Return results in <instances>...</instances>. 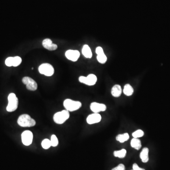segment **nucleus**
I'll return each instance as SVG.
<instances>
[{
    "label": "nucleus",
    "mask_w": 170,
    "mask_h": 170,
    "mask_svg": "<svg viewBox=\"0 0 170 170\" xmlns=\"http://www.w3.org/2000/svg\"><path fill=\"white\" fill-rule=\"evenodd\" d=\"M33 140V134L30 131H25L21 134V140L23 145L28 146L31 145Z\"/></svg>",
    "instance_id": "8"
},
{
    "label": "nucleus",
    "mask_w": 170,
    "mask_h": 170,
    "mask_svg": "<svg viewBox=\"0 0 170 170\" xmlns=\"http://www.w3.org/2000/svg\"><path fill=\"white\" fill-rule=\"evenodd\" d=\"M122 93V88L119 85H115L112 87L111 90V94L115 98H119Z\"/></svg>",
    "instance_id": "13"
},
{
    "label": "nucleus",
    "mask_w": 170,
    "mask_h": 170,
    "mask_svg": "<svg viewBox=\"0 0 170 170\" xmlns=\"http://www.w3.org/2000/svg\"><path fill=\"white\" fill-rule=\"evenodd\" d=\"M123 92L127 96H131L133 95L134 93V89L131 85L127 84L124 86Z\"/></svg>",
    "instance_id": "17"
},
{
    "label": "nucleus",
    "mask_w": 170,
    "mask_h": 170,
    "mask_svg": "<svg viewBox=\"0 0 170 170\" xmlns=\"http://www.w3.org/2000/svg\"><path fill=\"white\" fill-rule=\"evenodd\" d=\"M22 62V59L19 56H15L13 57V66L17 67L19 66Z\"/></svg>",
    "instance_id": "24"
},
{
    "label": "nucleus",
    "mask_w": 170,
    "mask_h": 170,
    "mask_svg": "<svg viewBox=\"0 0 170 170\" xmlns=\"http://www.w3.org/2000/svg\"><path fill=\"white\" fill-rule=\"evenodd\" d=\"M65 56L68 59L72 62H76L78 61L80 57V53L78 50H69L65 53Z\"/></svg>",
    "instance_id": "10"
},
{
    "label": "nucleus",
    "mask_w": 170,
    "mask_h": 170,
    "mask_svg": "<svg viewBox=\"0 0 170 170\" xmlns=\"http://www.w3.org/2000/svg\"><path fill=\"white\" fill-rule=\"evenodd\" d=\"M17 123L19 126L22 127H31L36 125V124L35 120L27 114H23L19 116Z\"/></svg>",
    "instance_id": "1"
},
{
    "label": "nucleus",
    "mask_w": 170,
    "mask_h": 170,
    "mask_svg": "<svg viewBox=\"0 0 170 170\" xmlns=\"http://www.w3.org/2000/svg\"><path fill=\"white\" fill-rule=\"evenodd\" d=\"M97 60L99 63L101 64H104L107 62V56L104 54V51H102L97 54Z\"/></svg>",
    "instance_id": "18"
},
{
    "label": "nucleus",
    "mask_w": 170,
    "mask_h": 170,
    "mask_svg": "<svg viewBox=\"0 0 170 170\" xmlns=\"http://www.w3.org/2000/svg\"><path fill=\"white\" fill-rule=\"evenodd\" d=\"M42 45L45 49L49 51L56 50L58 48L57 45L54 44L51 40L49 38H46L44 39L42 42Z\"/></svg>",
    "instance_id": "12"
},
{
    "label": "nucleus",
    "mask_w": 170,
    "mask_h": 170,
    "mask_svg": "<svg viewBox=\"0 0 170 170\" xmlns=\"http://www.w3.org/2000/svg\"></svg>",
    "instance_id": "28"
},
{
    "label": "nucleus",
    "mask_w": 170,
    "mask_h": 170,
    "mask_svg": "<svg viewBox=\"0 0 170 170\" xmlns=\"http://www.w3.org/2000/svg\"><path fill=\"white\" fill-rule=\"evenodd\" d=\"M91 111L94 113H99L101 112H104L106 110V106L103 104L93 102L90 106Z\"/></svg>",
    "instance_id": "9"
},
{
    "label": "nucleus",
    "mask_w": 170,
    "mask_h": 170,
    "mask_svg": "<svg viewBox=\"0 0 170 170\" xmlns=\"http://www.w3.org/2000/svg\"><path fill=\"white\" fill-rule=\"evenodd\" d=\"M101 119V115L100 114L94 113L88 115L87 118V122L88 124L91 125L100 122Z\"/></svg>",
    "instance_id": "11"
},
{
    "label": "nucleus",
    "mask_w": 170,
    "mask_h": 170,
    "mask_svg": "<svg viewBox=\"0 0 170 170\" xmlns=\"http://www.w3.org/2000/svg\"><path fill=\"white\" fill-rule=\"evenodd\" d=\"M131 145L132 148L137 150H140L142 147L141 141L139 139H136V138H133L131 140Z\"/></svg>",
    "instance_id": "16"
},
{
    "label": "nucleus",
    "mask_w": 170,
    "mask_h": 170,
    "mask_svg": "<svg viewBox=\"0 0 170 170\" xmlns=\"http://www.w3.org/2000/svg\"><path fill=\"white\" fill-rule=\"evenodd\" d=\"M22 81L24 84L26 85L27 89L30 91H36L37 89V84L36 81L29 77H25L22 79Z\"/></svg>",
    "instance_id": "7"
},
{
    "label": "nucleus",
    "mask_w": 170,
    "mask_h": 170,
    "mask_svg": "<svg viewBox=\"0 0 170 170\" xmlns=\"http://www.w3.org/2000/svg\"><path fill=\"white\" fill-rule=\"evenodd\" d=\"M82 53L83 56L87 58H91L92 57V53L89 46L87 45H85L82 49Z\"/></svg>",
    "instance_id": "15"
},
{
    "label": "nucleus",
    "mask_w": 170,
    "mask_h": 170,
    "mask_svg": "<svg viewBox=\"0 0 170 170\" xmlns=\"http://www.w3.org/2000/svg\"><path fill=\"white\" fill-rule=\"evenodd\" d=\"M8 104L7 106V111L8 112H12L16 111L18 107L19 100L14 93H11L8 97Z\"/></svg>",
    "instance_id": "4"
},
{
    "label": "nucleus",
    "mask_w": 170,
    "mask_h": 170,
    "mask_svg": "<svg viewBox=\"0 0 170 170\" xmlns=\"http://www.w3.org/2000/svg\"><path fill=\"white\" fill-rule=\"evenodd\" d=\"M132 136L134 138L139 139L140 137H142L144 135V132L142 130L137 129L132 133Z\"/></svg>",
    "instance_id": "22"
},
{
    "label": "nucleus",
    "mask_w": 170,
    "mask_h": 170,
    "mask_svg": "<svg viewBox=\"0 0 170 170\" xmlns=\"http://www.w3.org/2000/svg\"><path fill=\"white\" fill-rule=\"evenodd\" d=\"M41 146L44 149H49V148L51 146L50 140L47 139L43 140L41 143Z\"/></svg>",
    "instance_id": "21"
},
{
    "label": "nucleus",
    "mask_w": 170,
    "mask_h": 170,
    "mask_svg": "<svg viewBox=\"0 0 170 170\" xmlns=\"http://www.w3.org/2000/svg\"><path fill=\"white\" fill-rule=\"evenodd\" d=\"M133 170H145L143 168H141L139 167V165L137 164H134L133 165Z\"/></svg>",
    "instance_id": "27"
},
{
    "label": "nucleus",
    "mask_w": 170,
    "mask_h": 170,
    "mask_svg": "<svg viewBox=\"0 0 170 170\" xmlns=\"http://www.w3.org/2000/svg\"><path fill=\"white\" fill-rule=\"evenodd\" d=\"M127 151L126 149H122L120 150L115 151L113 154L115 157H119L120 158H123L125 157Z\"/></svg>",
    "instance_id": "20"
},
{
    "label": "nucleus",
    "mask_w": 170,
    "mask_h": 170,
    "mask_svg": "<svg viewBox=\"0 0 170 170\" xmlns=\"http://www.w3.org/2000/svg\"><path fill=\"white\" fill-rule=\"evenodd\" d=\"M112 170H125V167L123 164H120L116 167L114 168Z\"/></svg>",
    "instance_id": "26"
},
{
    "label": "nucleus",
    "mask_w": 170,
    "mask_h": 170,
    "mask_svg": "<svg viewBox=\"0 0 170 170\" xmlns=\"http://www.w3.org/2000/svg\"><path fill=\"white\" fill-rule=\"evenodd\" d=\"M51 146L53 147H56L59 144V141L58 138L55 135H52L51 137Z\"/></svg>",
    "instance_id": "23"
},
{
    "label": "nucleus",
    "mask_w": 170,
    "mask_h": 170,
    "mask_svg": "<svg viewBox=\"0 0 170 170\" xmlns=\"http://www.w3.org/2000/svg\"><path fill=\"white\" fill-rule=\"evenodd\" d=\"M79 82L87 86H94L96 84L98 78L95 74H89L87 77L81 76L79 79Z\"/></svg>",
    "instance_id": "6"
},
{
    "label": "nucleus",
    "mask_w": 170,
    "mask_h": 170,
    "mask_svg": "<svg viewBox=\"0 0 170 170\" xmlns=\"http://www.w3.org/2000/svg\"><path fill=\"white\" fill-rule=\"evenodd\" d=\"M70 112L66 110H63L61 112L55 113L53 117L54 123L57 124H62L69 119Z\"/></svg>",
    "instance_id": "3"
},
{
    "label": "nucleus",
    "mask_w": 170,
    "mask_h": 170,
    "mask_svg": "<svg viewBox=\"0 0 170 170\" xmlns=\"http://www.w3.org/2000/svg\"><path fill=\"white\" fill-rule=\"evenodd\" d=\"M40 73L47 77H51L54 74V69L53 66L49 63H43L38 68Z\"/></svg>",
    "instance_id": "5"
},
{
    "label": "nucleus",
    "mask_w": 170,
    "mask_h": 170,
    "mask_svg": "<svg viewBox=\"0 0 170 170\" xmlns=\"http://www.w3.org/2000/svg\"><path fill=\"white\" fill-rule=\"evenodd\" d=\"M63 106L65 110L70 112H74L79 109L82 106L81 102L66 99L63 102Z\"/></svg>",
    "instance_id": "2"
},
{
    "label": "nucleus",
    "mask_w": 170,
    "mask_h": 170,
    "mask_svg": "<svg viewBox=\"0 0 170 170\" xmlns=\"http://www.w3.org/2000/svg\"><path fill=\"white\" fill-rule=\"evenodd\" d=\"M13 57H9L7 58L5 60V64L8 67L13 66Z\"/></svg>",
    "instance_id": "25"
},
{
    "label": "nucleus",
    "mask_w": 170,
    "mask_h": 170,
    "mask_svg": "<svg viewBox=\"0 0 170 170\" xmlns=\"http://www.w3.org/2000/svg\"><path fill=\"white\" fill-rule=\"evenodd\" d=\"M129 138V136L128 133H124L123 134H119L116 136V140L120 143H124L127 141Z\"/></svg>",
    "instance_id": "19"
},
{
    "label": "nucleus",
    "mask_w": 170,
    "mask_h": 170,
    "mask_svg": "<svg viewBox=\"0 0 170 170\" xmlns=\"http://www.w3.org/2000/svg\"><path fill=\"white\" fill-rule=\"evenodd\" d=\"M149 149L147 148H144L140 154V157L141 158L142 162L144 163L148 162L149 160Z\"/></svg>",
    "instance_id": "14"
}]
</instances>
